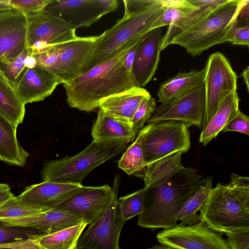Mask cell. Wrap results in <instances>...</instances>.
Wrapping results in <instances>:
<instances>
[{
    "mask_svg": "<svg viewBox=\"0 0 249 249\" xmlns=\"http://www.w3.org/2000/svg\"><path fill=\"white\" fill-rule=\"evenodd\" d=\"M111 194L112 187L107 184L98 187L82 186L56 208L77 214L89 224L104 212Z\"/></svg>",
    "mask_w": 249,
    "mask_h": 249,
    "instance_id": "9a60e30c",
    "label": "cell"
},
{
    "mask_svg": "<svg viewBox=\"0 0 249 249\" xmlns=\"http://www.w3.org/2000/svg\"><path fill=\"white\" fill-rule=\"evenodd\" d=\"M183 153L178 151L170 153L147 165L136 176L143 180L146 190L160 186L184 168L181 162Z\"/></svg>",
    "mask_w": 249,
    "mask_h": 249,
    "instance_id": "7402d4cb",
    "label": "cell"
},
{
    "mask_svg": "<svg viewBox=\"0 0 249 249\" xmlns=\"http://www.w3.org/2000/svg\"><path fill=\"white\" fill-rule=\"evenodd\" d=\"M205 67L201 70L179 72L163 82L157 95L161 104L177 98L204 83Z\"/></svg>",
    "mask_w": 249,
    "mask_h": 249,
    "instance_id": "484cf974",
    "label": "cell"
},
{
    "mask_svg": "<svg viewBox=\"0 0 249 249\" xmlns=\"http://www.w3.org/2000/svg\"><path fill=\"white\" fill-rule=\"evenodd\" d=\"M44 211L21 202L14 196L0 206V220L20 218Z\"/></svg>",
    "mask_w": 249,
    "mask_h": 249,
    "instance_id": "836d02e7",
    "label": "cell"
},
{
    "mask_svg": "<svg viewBox=\"0 0 249 249\" xmlns=\"http://www.w3.org/2000/svg\"><path fill=\"white\" fill-rule=\"evenodd\" d=\"M52 0H10L12 9L18 10L25 15L44 10Z\"/></svg>",
    "mask_w": 249,
    "mask_h": 249,
    "instance_id": "74e56055",
    "label": "cell"
},
{
    "mask_svg": "<svg viewBox=\"0 0 249 249\" xmlns=\"http://www.w3.org/2000/svg\"><path fill=\"white\" fill-rule=\"evenodd\" d=\"M247 0H228L202 20L175 37L170 45L184 48L191 55H199L217 44L225 43L236 25L239 11Z\"/></svg>",
    "mask_w": 249,
    "mask_h": 249,
    "instance_id": "8992f818",
    "label": "cell"
},
{
    "mask_svg": "<svg viewBox=\"0 0 249 249\" xmlns=\"http://www.w3.org/2000/svg\"><path fill=\"white\" fill-rule=\"evenodd\" d=\"M136 131L131 125L117 120L99 109L97 119L91 128L93 140H122L128 143L136 138Z\"/></svg>",
    "mask_w": 249,
    "mask_h": 249,
    "instance_id": "cb8c5ba5",
    "label": "cell"
},
{
    "mask_svg": "<svg viewBox=\"0 0 249 249\" xmlns=\"http://www.w3.org/2000/svg\"><path fill=\"white\" fill-rule=\"evenodd\" d=\"M163 11L162 0H156L147 8L126 13L114 26L105 31L83 73L111 57L125 43L143 37L153 30L155 23Z\"/></svg>",
    "mask_w": 249,
    "mask_h": 249,
    "instance_id": "5b68a950",
    "label": "cell"
},
{
    "mask_svg": "<svg viewBox=\"0 0 249 249\" xmlns=\"http://www.w3.org/2000/svg\"><path fill=\"white\" fill-rule=\"evenodd\" d=\"M213 178H203L199 188L185 201L178 217L180 223L192 225L200 221V211L212 188Z\"/></svg>",
    "mask_w": 249,
    "mask_h": 249,
    "instance_id": "f546056e",
    "label": "cell"
},
{
    "mask_svg": "<svg viewBox=\"0 0 249 249\" xmlns=\"http://www.w3.org/2000/svg\"><path fill=\"white\" fill-rule=\"evenodd\" d=\"M203 179L195 170L184 167L164 184L149 189L152 191L151 201L144 205L138 225L151 229L175 226L183 205L199 188Z\"/></svg>",
    "mask_w": 249,
    "mask_h": 249,
    "instance_id": "3957f363",
    "label": "cell"
},
{
    "mask_svg": "<svg viewBox=\"0 0 249 249\" xmlns=\"http://www.w3.org/2000/svg\"><path fill=\"white\" fill-rule=\"evenodd\" d=\"M228 0H189L199 8L172 22L168 27L162 40L160 50L163 51L170 45L171 41L178 35L194 26L213 11Z\"/></svg>",
    "mask_w": 249,
    "mask_h": 249,
    "instance_id": "603a6c76",
    "label": "cell"
},
{
    "mask_svg": "<svg viewBox=\"0 0 249 249\" xmlns=\"http://www.w3.org/2000/svg\"><path fill=\"white\" fill-rule=\"evenodd\" d=\"M28 55L27 48L16 57L0 60V72L14 87L27 69L25 60Z\"/></svg>",
    "mask_w": 249,
    "mask_h": 249,
    "instance_id": "e575fe53",
    "label": "cell"
},
{
    "mask_svg": "<svg viewBox=\"0 0 249 249\" xmlns=\"http://www.w3.org/2000/svg\"><path fill=\"white\" fill-rule=\"evenodd\" d=\"M59 84L54 74L36 64L24 71L14 88L25 105L44 100Z\"/></svg>",
    "mask_w": 249,
    "mask_h": 249,
    "instance_id": "d6986e66",
    "label": "cell"
},
{
    "mask_svg": "<svg viewBox=\"0 0 249 249\" xmlns=\"http://www.w3.org/2000/svg\"><path fill=\"white\" fill-rule=\"evenodd\" d=\"M10 0H0V11L12 9L9 5Z\"/></svg>",
    "mask_w": 249,
    "mask_h": 249,
    "instance_id": "bcb514c9",
    "label": "cell"
},
{
    "mask_svg": "<svg viewBox=\"0 0 249 249\" xmlns=\"http://www.w3.org/2000/svg\"><path fill=\"white\" fill-rule=\"evenodd\" d=\"M240 99L237 90L229 95L200 133L199 142L204 145L215 138L227 124L239 112Z\"/></svg>",
    "mask_w": 249,
    "mask_h": 249,
    "instance_id": "4316f807",
    "label": "cell"
},
{
    "mask_svg": "<svg viewBox=\"0 0 249 249\" xmlns=\"http://www.w3.org/2000/svg\"><path fill=\"white\" fill-rule=\"evenodd\" d=\"M205 112L204 83L185 94L156 107L147 121L148 124L167 121H178L188 127L201 129Z\"/></svg>",
    "mask_w": 249,
    "mask_h": 249,
    "instance_id": "4fadbf2b",
    "label": "cell"
},
{
    "mask_svg": "<svg viewBox=\"0 0 249 249\" xmlns=\"http://www.w3.org/2000/svg\"><path fill=\"white\" fill-rule=\"evenodd\" d=\"M25 112V105L15 88L0 72V113L18 127Z\"/></svg>",
    "mask_w": 249,
    "mask_h": 249,
    "instance_id": "f1b7e54d",
    "label": "cell"
},
{
    "mask_svg": "<svg viewBox=\"0 0 249 249\" xmlns=\"http://www.w3.org/2000/svg\"><path fill=\"white\" fill-rule=\"evenodd\" d=\"M128 143L122 140H93L74 156L46 161L41 171V179L43 181L80 185L90 172L121 153Z\"/></svg>",
    "mask_w": 249,
    "mask_h": 249,
    "instance_id": "277c9868",
    "label": "cell"
},
{
    "mask_svg": "<svg viewBox=\"0 0 249 249\" xmlns=\"http://www.w3.org/2000/svg\"><path fill=\"white\" fill-rule=\"evenodd\" d=\"M163 11L154 24L153 29L170 25L172 22L199 7L191 3L189 0H162Z\"/></svg>",
    "mask_w": 249,
    "mask_h": 249,
    "instance_id": "1f68e13d",
    "label": "cell"
},
{
    "mask_svg": "<svg viewBox=\"0 0 249 249\" xmlns=\"http://www.w3.org/2000/svg\"><path fill=\"white\" fill-rule=\"evenodd\" d=\"M160 244L177 249H230L221 233L200 221L192 225L179 223L159 232Z\"/></svg>",
    "mask_w": 249,
    "mask_h": 249,
    "instance_id": "7c38bea8",
    "label": "cell"
},
{
    "mask_svg": "<svg viewBox=\"0 0 249 249\" xmlns=\"http://www.w3.org/2000/svg\"><path fill=\"white\" fill-rule=\"evenodd\" d=\"M236 131L249 135V118L241 111L225 126L222 132Z\"/></svg>",
    "mask_w": 249,
    "mask_h": 249,
    "instance_id": "60d3db41",
    "label": "cell"
},
{
    "mask_svg": "<svg viewBox=\"0 0 249 249\" xmlns=\"http://www.w3.org/2000/svg\"><path fill=\"white\" fill-rule=\"evenodd\" d=\"M188 128L185 124L175 121L150 124L142 139L146 166L173 152H187L191 146Z\"/></svg>",
    "mask_w": 249,
    "mask_h": 249,
    "instance_id": "ba28073f",
    "label": "cell"
},
{
    "mask_svg": "<svg viewBox=\"0 0 249 249\" xmlns=\"http://www.w3.org/2000/svg\"><path fill=\"white\" fill-rule=\"evenodd\" d=\"M146 249H177L161 244H156Z\"/></svg>",
    "mask_w": 249,
    "mask_h": 249,
    "instance_id": "7dc6e473",
    "label": "cell"
},
{
    "mask_svg": "<svg viewBox=\"0 0 249 249\" xmlns=\"http://www.w3.org/2000/svg\"><path fill=\"white\" fill-rule=\"evenodd\" d=\"M157 107L155 99L149 95L140 103L131 122L133 128L136 131L142 129Z\"/></svg>",
    "mask_w": 249,
    "mask_h": 249,
    "instance_id": "d590c367",
    "label": "cell"
},
{
    "mask_svg": "<svg viewBox=\"0 0 249 249\" xmlns=\"http://www.w3.org/2000/svg\"><path fill=\"white\" fill-rule=\"evenodd\" d=\"M13 196L9 186L0 183V206Z\"/></svg>",
    "mask_w": 249,
    "mask_h": 249,
    "instance_id": "7bdbcfd3",
    "label": "cell"
},
{
    "mask_svg": "<svg viewBox=\"0 0 249 249\" xmlns=\"http://www.w3.org/2000/svg\"><path fill=\"white\" fill-rule=\"evenodd\" d=\"M40 234L43 233L29 228L6 226L0 223V244L28 239Z\"/></svg>",
    "mask_w": 249,
    "mask_h": 249,
    "instance_id": "8d00e7d4",
    "label": "cell"
},
{
    "mask_svg": "<svg viewBox=\"0 0 249 249\" xmlns=\"http://www.w3.org/2000/svg\"><path fill=\"white\" fill-rule=\"evenodd\" d=\"M230 42L233 45H249V26L234 25L230 30L225 42Z\"/></svg>",
    "mask_w": 249,
    "mask_h": 249,
    "instance_id": "ab89813d",
    "label": "cell"
},
{
    "mask_svg": "<svg viewBox=\"0 0 249 249\" xmlns=\"http://www.w3.org/2000/svg\"><path fill=\"white\" fill-rule=\"evenodd\" d=\"M74 249H79L77 247L75 248Z\"/></svg>",
    "mask_w": 249,
    "mask_h": 249,
    "instance_id": "c3c4849f",
    "label": "cell"
},
{
    "mask_svg": "<svg viewBox=\"0 0 249 249\" xmlns=\"http://www.w3.org/2000/svg\"><path fill=\"white\" fill-rule=\"evenodd\" d=\"M27 53H38L47 47L75 38L76 29L57 15L43 10L26 15Z\"/></svg>",
    "mask_w": 249,
    "mask_h": 249,
    "instance_id": "30bf717a",
    "label": "cell"
},
{
    "mask_svg": "<svg viewBox=\"0 0 249 249\" xmlns=\"http://www.w3.org/2000/svg\"><path fill=\"white\" fill-rule=\"evenodd\" d=\"M225 234L230 249H249V229L234 231Z\"/></svg>",
    "mask_w": 249,
    "mask_h": 249,
    "instance_id": "f35d334b",
    "label": "cell"
},
{
    "mask_svg": "<svg viewBox=\"0 0 249 249\" xmlns=\"http://www.w3.org/2000/svg\"><path fill=\"white\" fill-rule=\"evenodd\" d=\"M103 34L96 36H76L74 39L52 45L55 57L53 73L63 85L81 75Z\"/></svg>",
    "mask_w": 249,
    "mask_h": 249,
    "instance_id": "8fae6325",
    "label": "cell"
},
{
    "mask_svg": "<svg viewBox=\"0 0 249 249\" xmlns=\"http://www.w3.org/2000/svg\"><path fill=\"white\" fill-rule=\"evenodd\" d=\"M116 0H52L44 10L70 24L76 30L89 27L102 17L114 11Z\"/></svg>",
    "mask_w": 249,
    "mask_h": 249,
    "instance_id": "5bb4252c",
    "label": "cell"
},
{
    "mask_svg": "<svg viewBox=\"0 0 249 249\" xmlns=\"http://www.w3.org/2000/svg\"><path fill=\"white\" fill-rule=\"evenodd\" d=\"M33 237L28 239L0 244V249H42L33 240Z\"/></svg>",
    "mask_w": 249,
    "mask_h": 249,
    "instance_id": "b9f144b4",
    "label": "cell"
},
{
    "mask_svg": "<svg viewBox=\"0 0 249 249\" xmlns=\"http://www.w3.org/2000/svg\"><path fill=\"white\" fill-rule=\"evenodd\" d=\"M162 40L160 28L152 30L138 44L131 68L136 86H145L152 79L160 61Z\"/></svg>",
    "mask_w": 249,
    "mask_h": 249,
    "instance_id": "2e32d148",
    "label": "cell"
},
{
    "mask_svg": "<svg viewBox=\"0 0 249 249\" xmlns=\"http://www.w3.org/2000/svg\"><path fill=\"white\" fill-rule=\"evenodd\" d=\"M146 191V189L143 188L118 198V208L124 221L126 222L143 212Z\"/></svg>",
    "mask_w": 249,
    "mask_h": 249,
    "instance_id": "d6a6232c",
    "label": "cell"
},
{
    "mask_svg": "<svg viewBox=\"0 0 249 249\" xmlns=\"http://www.w3.org/2000/svg\"><path fill=\"white\" fill-rule=\"evenodd\" d=\"M17 128L0 113V160L22 167L26 164L29 154L18 141Z\"/></svg>",
    "mask_w": 249,
    "mask_h": 249,
    "instance_id": "d4e9b609",
    "label": "cell"
},
{
    "mask_svg": "<svg viewBox=\"0 0 249 249\" xmlns=\"http://www.w3.org/2000/svg\"><path fill=\"white\" fill-rule=\"evenodd\" d=\"M83 221L82 216L72 212L54 208L20 218L1 220L0 223L6 226L29 228L49 234Z\"/></svg>",
    "mask_w": 249,
    "mask_h": 249,
    "instance_id": "ffe728a7",
    "label": "cell"
},
{
    "mask_svg": "<svg viewBox=\"0 0 249 249\" xmlns=\"http://www.w3.org/2000/svg\"><path fill=\"white\" fill-rule=\"evenodd\" d=\"M82 186V184L42 181L27 186L17 197L27 205L46 211L57 208Z\"/></svg>",
    "mask_w": 249,
    "mask_h": 249,
    "instance_id": "ac0fdd59",
    "label": "cell"
},
{
    "mask_svg": "<svg viewBox=\"0 0 249 249\" xmlns=\"http://www.w3.org/2000/svg\"><path fill=\"white\" fill-rule=\"evenodd\" d=\"M27 18L14 9L0 11V60L20 55L26 48Z\"/></svg>",
    "mask_w": 249,
    "mask_h": 249,
    "instance_id": "e0dca14e",
    "label": "cell"
},
{
    "mask_svg": "<svg viewBox=\"0 0 249 249\" xmlns=\"http://www.w3.org/2000/svg\"><path fill=\"white\" fill-rule=\"evenodd\" d=\"M37 64L36 59L31 55H27L25 60V66L27 68H32Z\"/></svg>",
    "mask_w": 249,
    "mask_h": 249,
    "instance_id": "ee69618b",
    "label": "cell"
},
{
    "mask_svg": "<svg viewBox=\"0 0 249 249\" xmlns=\"http://www.w3.org/2000/svg\"><path fill=\"white\" fill-rule=\"evenodd\" d=\"M120 178L119 175L115 176L110 199L104 212L81 234L77 244L79 249H120V235L125 221L117 206Z\"/></svg>",
    "mask_w": 249,
    "mask_h": 249,
    "instance_id": "52a82bcc",
    "label": "cell"
},
{
    "mask_svg": "<svg viewBox=\"0 0 249 249\" xmlns=\"http://www.w3.org/2000/svg\"><path fill=\"white\" fill-rule=\"evenodd\" d=\"M242 76L243 78L244 82L246 84L247 90L249 92V67L247 66L246 68H245L242 73Z\"/></svg>",
    "mask_w": 249,
    "mask_h": 249,
    "instance_id": "f6af8a7d",
    "label": "cell"
},
{
    "mask_svg": "<svg viewBox=\"0 0 249 249\" xmlns=\"http://www.w3.org/2000/svg\"><path fill=\"white\" fill-rule=\"evenodd\" d=\"M142 38L125 43L108 59L63 84L69 106L87 112L93 111L103 99L137 87L124 59Z\"/></svg>",
    "mask_w": 249,
    "mask_h": 249,
    "instance_id": "6da1fadb",
    "label": "cell"
},
{
    "mask_svg": "<svg viewBox=\"0 0 249 249\" xmlns=\"http://www.w3.org/2000/svg\"><path fill=\"white\" fill-rule=\"evenodd\" d=\"M88 225L83 221L52 233L35 235L32 238L42 249H74Z\"/></svg>",
    "mask_w": 249,
    "mask_h": 249,
    "instance_id": "83f0119b",
    "label": "cell"
},
{
    "mask_svg": "<svg viewBox=\"0 0 249 249\" xmlns=\"http://www.w3.org/2000/svg\"><path fill=\"white\" fill-rule=\"evenodd\" d=\"M205 68V112L202 130L224 100L237 87V74L222 53L211 54Z\"/></svg>",
    "mask_w": 249,
    "mask_h": 249,
    "instance_id": "9c48e42d",
    "label": "cell"
},
{
    "mask_svg": "<svg viewBox=\"0 0 249 249\" xmlns=\"http://www.w3.org/2000/svg\"><path fill=\"white\" fill-rule=\"evenodd\" d=\"M150 126L148 124L139 133L137 138L128 147L118 161V167L127 175L141 171L146 166L142 147V139Z\"/></svg>",
    "mask_w": 249,
    "mask_h": 249,
    "instance_id": "4dcf8cb0",
    "label": "cell"
},
{
    "mask_svg": "<svg viewBox=\"0 0 249 249\" xmlns=\"http://www.w3.org/2000/svg\"><path fill=\"white\" fill-rule=\"evenodd\" d=\"M200 221L220 233L249 229V178L232 173L229 183L212 188Z\"/></svg>",
    "mask_w": 249,
    "mask_h": 249,
    "instance_id": "7a4b0ae2",
    "label": "cell"
},
{
    "mask_svg": "<svg viewBox=\"0 0 249 249\" xmlns=\"http://www.w3.org/2000/svg\"><path fill=\"white\" fill-rule=\"evenodd\" d=\"M149 95L146 89L135 87L103 99L100 103L99 108L106 114L131 124L140 103Z\"/></svg>",
    "mask_w": 249,
    "mask_h": 249,
    "instance_id": "44dd1931",
    "label": "cell"
}]
</instances>
